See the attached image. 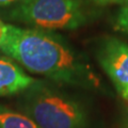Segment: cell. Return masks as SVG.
I'll return each mask as SVG.
<instances>
[{"instance_id":"1","label":"cell","mask_w":128,"mask_h":128,"mask_svg":"<svg viewBox=\"0 0 128 128\" xmlns=\"http://www.w3.org/2000/svg\"><path fill=\"white\" fill-rule=\"evenodd\" d=\"M0 51L22 68L49 81L84 90L100 86L88 59L52 31L6 24Z\"/></svg>"},{"instance_id":"2","label":"cell","mask_w":128,"mask_h":128,"mask_svg":"<svg viewBox=\"0 0 128 128\" xmlns=\"http://www.w3.org/2000/svg\"><path fill=\"white\" fill-rule=\"evenodd\" d=\"M15 107L40 128L91 127L90 110L84 100L47 79H36L18 94Z\"/></svg>"},{"instance_id":"3","label":"cell","mask_w":128,"mask_h":128,"mask_svg":"<svg viewBox=\"0 0 128 128\" xmlns=\"http://www.w3.org/2000/svg\"><path fill=\"white\" fill-rule=\"evenodd\" d=\"M11 22L43 30H74L86 25L89 14L81 0H20L6 6Z\"/></svg>"},{"instance_id":"4","label":"cell","mask_w":128,"mask_h":128,"mask_svg":"<svg viewBox=\"0 0 128 128\" xmlns=\"http://www.w3.org/2000/svg\"><path fill=\"white\" fill-rule=\"evenodd\" d=\"M97 61L120 94L128 88V44L118 38L102 40L97 49Z\"/></svg>"},{"instance_id":"5","label":"cell","mask_w":128,"mask_h":128,"mask_svg":"<svg viewBox=\"0 0 128 128\" xmlns=\"http://www.w3.org/2000/svg\"><path fill=\"white\" fill-rule=\"evenodd\" d=\"M36 81L8 56L0 54V97L18 95Z\"/></svg>"},{"instance_id":"6","label":"cell","mask_w":128,"mask_h":128,"mask_svg":"<svg viewBox=\"0 0 128 128\" xmlns=\"http://www.w3.org/2000/svg\"><path fill=\"white\" fill-rule=\"evenodd\" d=\"M0 128H40L32 120L17 109L0 104Z\"/></svg>"},{"instance_id":"7","label":"cell","mask_w":128,"mask_h":128,"mask_svg":"<svg viewBox=\"0 0 128 128\" xmlns=\"http://www.w3.org/2000/svg\"><path fill=\"white\" fill-rule=\"evenodd\" d=\"M115 29L128 35V3L125 4L116 15Z\"/></svg>"},{"instance_id":"8","label":"cell","mask_w":128,"mask_h":128,"mask_svg":"<svg viewBox=\"0 0 128 128\" xmlns=\"http://www.w3.org/2000/svg\"><path fill=\"white\" fill-rule=\"evenodd\" d=\"M97 4H102V6H105V4H127L128 3V0H91Z\"/></svg>"},{"instance_id":"9","label":"cell","mask_w":128,"mask_h":128,"mask_svg":"<svg viewBox=\"0 0 128 128\" xmlns=\"http://www.w3.org/2000/svg\"><path fill=\"white\" fill-rule=\"evenodd\" d=\"M20 0H0V8H4V6H9L11 4H13L15 2H18Z\"/></svg>"},{"instance_id":"10","label":"cell","mask_w":128,"mask_h":128,"mask_svg":"<svg viewBox=\"0 0 128 128\" xmlns=\"http://www.w3.org/2000/svg\"><path fill=\"white\" fill-rule=\"evenodd\" d=\"M4 27H6V24L3 22L1 19H0V43H1L3 34H4Z\"/></svg>"},{"instance_id":"11","label":"cell","mask_w":128,"mask_h":128,"mask_svg":"<svg viewBox=\"0 0 128 128\" xmlns=\"http://www.w3.org/2000/svg\"><path fill=\"white\" fill-rule=\"evenodd\" d=\"M120 128H128V114L123 118L122 124H121V127H120Z\"/></svg>"},{"instance_id":"12","label":"cell","mask_w":128,"mask_h":128,"mask_svg":"<svg viewBox=\"0 0 128 128\" xmlns=\"http://www.w3.org/2000/svg\"><path fill=\"white\" fill-rule=\"evenodd\" d=\"M121 95H122V96H123V97L125 98V99H127V100H128V88H127V89H126L125 91L123 92V93H122Z\"/></svg>"}]
</instances>
